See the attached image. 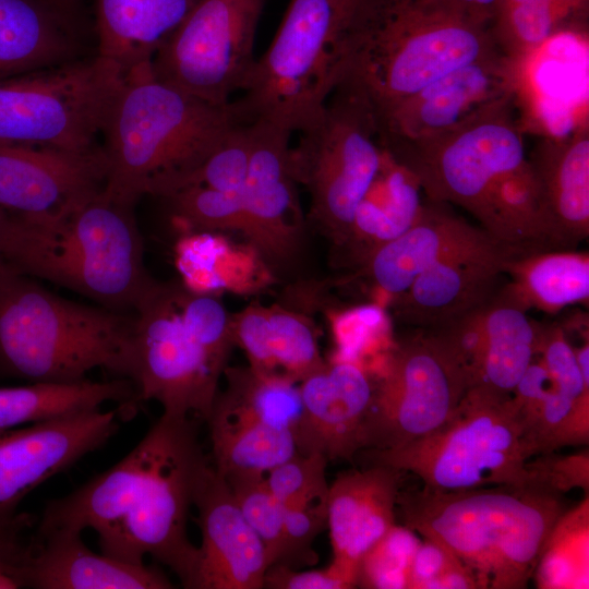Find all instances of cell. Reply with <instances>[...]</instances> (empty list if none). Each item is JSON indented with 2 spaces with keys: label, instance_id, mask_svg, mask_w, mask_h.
<instances>
[{
  "label": "cell",
  "instance_id": "1",
  "mask_svg": "<svg viewBox=\"0 0 589 589\" xmlns=\"http://www.w3.org/2000/svg\"><path fill=\"white\" fill-rule=\"evenodd\" d=\"M206 460L197 420L161 413L117 464L49 501L36 530L92 529L105 555L132 564L149 556L189 589L199 548L188 536V520Z\"/></svg>",
  "mask_w": 589,
  "mask_h": 589
},
{
  "label": "cell",
  "instance_id": "2",
  "mask_svg": "<svg viewBox=\"0 0 589 589\" xmlns=\"http://www.w3.org/2000/svg\"><path fill=\"white\" fill-rule=\"evenodd\" d=\"M239 123L232 100L215 105L159 81L151 62L124 73L103 135L105 192L135 206L179 190Z\"/></svg>",
  "mask_w": 589,
  "mask_h": 589
},
{
  "label": "cell",
  "instance_id": "3",
  "mask_svg": "<svg viewBox=\"0 0 589 589\" xmlns=\"http://www.w3.org/2000/svg\"><path fill=\"white\" fill-rule=\"evenodd\" d=\"M133 209L103 189L52 216L5 211L0 257L21 274L57 284L104 308L136 311L158 281L145 268Z\"/></svg>",
  "mask_w": 589,
  "mask_h": 589
},
{
  "label": "cell",
  "instance_id": "4",
  "mask_svg": "<svg viewBox=\"0 0 589 589\" xmlns=\"http://www.w3.org/2000/svg\"><path fill=\"white\" fill-rule=\"evenodd\" d=\"M560 497L533 489L438 492L423 486L399 491L396 510L405 526L448 548L482 589H521L565 510Z\"/></svg>",
  "mask_w": 589,
  "mask_h": 589
},
{
  "label": "cell",
  "instance_id": "5",
  "mask_svg": "<svg viewBox=\"0 0 589 589\" xmlns=\"http://www.w3.org/2000/svg\"><path fill=\"white\" fill-rule=\"evenodd\" d=\"M235 347L231 314L216 297L157 283L135 311L128 376L135 402L206 421Z\"/></svg>",
  "mask_w": 589,
  "mask_h": 589
},
{
  "label": "cell",
  "instance_id": "6",
  "mask_svg": "<svg viewBox=\"0 0 589 589\" xmlns=\"http://www.w3.org/2000/svg\"><path fill=\"white\" fill-rule=\"evenodd\" d=\"M135 316L55 294L0 257V372L73 383L105 369L127 378Z\"/></svg>",
  "mask_w": 589,
  "mask_h": 589
},
{
  "label": "cell",
  "instance_id": "7",
  "mask_svg": "<svg viewBox=\"0 0 589 589\" xmlns=\"http://www.w3.org/2000/svg\"><path fill=\"white\" fill-rule=\"evenodd\" d=\"M497 51L489 24L423 0H360L342 80L357 86L377 115L450 71Z\"/></svg>",
  "mask_w": 589,
  "mask_h": 589
},
{
  "label": "cell",
  "instance_id": "8",
  "mask_svg": "<svg viewBox=\"0 0 589 589\" xmlns=\"http://www.w3.org/2000/svg\"><path fill=\"white\" fill-rule=\"evenodd\" d=\"M360 0H290L266 51L232 100L245 123L301 132L314 123L342 81L350 27Z\"/></svg>",
  "mask_w": 589,
  "mask_h": 589
},
{
  "label": "cell",
  "instance_id": "9",
  "mask_svg": "<svg viewBox=\"0 0 589 589\" xmlns=\"http://www.w3.org/2000/svg\"><path fill=\"white\" fill-rule=\"evenodd\" d=\"M357 456L368 465L411 472L424 488L438 492L540 490L512 395L480 384L470 386L452 416L426 436L396 448L363 449Z\"/></svg>",
  "mask_w": 589,
  "mask_h": 589
},
{
  "label": "cell",
  "instance_id": "10",
  "mask_svg": "<svg viewBox=\"0 0 589 589\" xmlns=\"http://www.w3.org/2000/svg\"><path fill=\"white\" fill-rule=\"evenodd\" d=\"M517 95L436 135L382 147L428 200L462 207L488 232L498 200L528 167Z\"/></svg>",
  "mask_w": 589,
  "mask_h": 589
},
{
  "label": "cell",
  "instance_id": "11",
  "mask_svg": "<svg viewBox=\"0 0 589 589\" xmlns=\"http://www.w3.org/2000/svg\"><path fill=\"white\" fill-rule=\"evenodd\" d=\"M299 135L290 152L294 179L309 193L310 218L341 247L383 160L373 106L342 80Z\"/></svg>",
  "mask_w": 589,
  "mask_h": 589
},
{
  "label": "cell",
  "instance_id": "12",
  "mask_svg": "<svg viewBox=\"0 0 589 589\" xmlns=\"http://www.w3.org/2000/svg\"><path fill=\"white\" fill-rule=\"evenodd\" d=\"M124 72L101 56L0 80V143L73 152L99 147Z\"/></svg>",
  "mask_w": 589,
  "mask_h": 589
},
{
  "label": "cell",
  "instance_id": "13",
  "mask_svg": "<svg viewBox=\"0 0 589 589\" xmlns=\"http://www.w3.org/2000/svg\"><path fill=\"white\" fill-rule=\"evenodd\" d=\"M470 387L453 349L432 329L402 339L374 384L363 431V449L396 448L441 426Z\"/></svg>",
  "mask_w": 589,
  "mask_h": 589
},
{
  "label": "cell",
  "instance_id": "14",
  "mask_svg": "<svg viewBox=\"0 0 589 589\" xmlns=\"http://www.w3.org/2000/svg\"><path fill=\"white\" fill-rule=\"evenodd\" d=\"M266 2L199 0L154 55V75L208 103L228 104L255 63V35Z\"/></svg>",
  "mask_w": 589,
  "mask_h": 589
},
{
  "label": "cell",
  "instance_id": "15",
  "mask_svg": "<svg viewBox=\"0 0 589 589\" xmlns=\"http://www.w3.org/2000/svg\"><path fill=\"white\" fill-rule=\"evenodd\" d=\"M522 69L497 51L450 71L375 115L381 145L436 135L517 95Z\"/></svg>",
  "mask_w": 589,
  "mask_h": 589
},
{
  "label": "cell",
  "instance_id": "16",
  "mask_svg": "<svg viewBox=\"0 0 589 589\" xmlns=\"http://www.w3.org/2000/svg\"><path fill=\"white\" fill-rule=\"evenodd\" d=\"M123 407L79 412L0 433V517L15 514L36 488L104 446L117 433Z\"/></svg>",
  "mask_w": 589,
  "mask_h": 589
},
{
  "label": "cell",
  "instance_id": "17",
  "mask_svg": "<svg viewBox=\"0 0 589 589\" xmlns=\"http://www.w3.org/2000/svg\"><path fill=\"white\" fill-rule=\"evenodd\" d=\"M251 127V156L239 192L242 233L273 264L291 257L299 244L302 216L291 167V133L265 121Z\"/></svg>",
  "mask_w": 589,
  "mask_h": 589
},
{
  "label": "cell",
  "instance_id": "18",
  "mask_svg": "<svg viewBox=\"0 0 589 589\" xmlns=\"http://www.w3.org/2000/svg\"><path fill=\"white\" fill-rule=\"evenodd\" d=\"M103 147L73 152L0 143V208L26 216L65 212L105 188Z\"/></svg>",
  "mask_w": 589,
  "mask_h": 589
},
{
  "label": "cell",
  "instance_id": "19",
  "mask_svg": "<svg viewBox=\"0 0 589 589\" xmlns=\"http://www.w3.org/2000/svg\"><path fill=\"white\" fill-rule=\"evenodd\" d=\"M202 541L189 589L263 588L268 568L261 538L241 514L231 489L207 460L193 493Z\"/></svg>",
  "mask_w": 589,
  "mask_h": 589
},
{
  "label": "cell",
  "instance_id": "20",
  "mask_svg": "<svg viewBox=\"0 0 589 589\" xmlns=\"http://www.w3.org/2000/svg\"><path fill=\"white\" fill-rule=\"evenodd\" d=\"M519 254L500 243L444 257L393 298L395 314L420 329L442 327L489 302Z\"/></svg>",
  "mask_w": 589,
  "mask_h": 589
},
{
  "label": "cell",
  "instance_id": "21",
  "mask_svg": "<svg viewBox=\"0 0 589 589\" xmlns=\"http://www.w3.org/2000/svg\"><path fill=\"white\" fill-rule=\"evenodd\" d=\"M302 412L294 438L299 454L353 461L362 450V431L374 384L358 364L324 363L299 383Z\"/></svg>",
  "mask_w": 589,
  "mask_h": 589
},
{
  "label": "cell",
  "instance_id": "22",
  "mask_svg": "<svg viewBox=\"0 0 589 589\" xmlns=\"http://www.w3.org/2000/svg\"><path fill=\"white\" fill-rule=\"evenodd\" d=\"M401 471L383 465L340 473L329 485L327 528L333 563L356 585L365 553L396 525Z\"/></svg>",
  "mask_w": 589,
  "mask_h": 589
},
{
  "label": "cell",
  "instance_id": "23",
  "mask_svg": "<svg viewBox=\"0 0 589 589\" xmlns=\"http://www.w3.org/2000/svg\"><path fill=\"white\" fill-rule=\"evenodd\" d=\"M500 243L480 226L456 215L447 204L426 200L413 224L376 249L360 268L395 298L444 257Z\"/></svg>",
  "mask_w": 589,
  "mask_h": 589
},
{
  "label": "cell",
  "instance_id": "24",
  "mask_svg": "<svg viewBox=\"0 0 589 589\" xmlns=\"http://www.w3.org/2000/svg\"><path fill=\"white\" fill-rule=\"evenodd\" d=\"M558 250L575 249L589 236V127L545 136L527 155Z\"/></svg>",
  "mask_w": 589,
  "mask_h": 589
},
{
  "label": "cell",
  "instance_id": "25",
  "mask_svg": "<svg viewBox=\"0 0 589 589\" xmlns=\"http://www.w3.org/2000/svg\"><path fill=\"white\" fill-rule=\"evenodd\" d=\"M27 588L35 589H169L158 568L132 564L91 550L82 532L70 529L37 531Z\"/></svg>",
  "mask_w": 589,
  "mask_h": 589
},
{
  "label": "cell",
  "instance_id": "26",
  "mask_svg": "<svg viewBox=\"0 0 589 589\" xmlns=\"http://www.w3.org/2000/svg\"><path fill=\"white\" fill-rule=\"evenodd\" d=\"M236 347L249 365L299 384L320 369L323 360L312 322L279 305H249L231 314Z\"/></svg>",
  "mask_w": 589,
  "mask_h": 589
},
{
  "label": "cell",
  "instance_id": "27",
  "mask_svg": "<svg viewBox=\"0 0 589 589\" xmlns=\"http://www.w3.org/2000/svg\"><path fill=\"white\" fill-rule=\"evenodd\" d=\"M226 387L219 390L205 421L211 435L262 428L296 433L302 404L299 384L248 366H227Z\"/></svg>",
  "mask_w": 589,
  "mask_h": 589
},
{
  "label": "cell",
  "instance_id": "28",
  "mask_svg": "<svg viewBox=\"0 0 589 589\" xmlns=\"http://www.w3.org/2000/svg\"><path fill=\"white\" fill-rule=\"evenodd\" d=\"M199 0H96L98 55L125 73L151 62Z\"/></svg>",
  "mask_w": 589,
  "mask_h": 589
},
{
  "label": "cell",
  "instance_id": "29",
  "mask_svg": "<svg viewBox=\"0 0 589 589\" xmlns=\"http://www.w3.org/2000/svg\"><path fill=\"white\" fill-rule=\"evenodd\" d=\"M494 299L527 313L530 309L554 314L588 303L589 254L570 250L537 251L516 255Z\"/></svg>",
  "mask_w": 589,
  "mask_h": 589
},
{
  "label": "cell",
  "instance_id": "30",
  "mask_svg": "<svg viewBox=\"0 0 589 589\" xmlns=\"http://www.w3.org/2000/svg\"><path fill=\"white\" fill-rule=\"evenodd\" d=\"M512 397L531 457L588 444L589 397L575 401L563 394L537 358Z\"/></svg>",
  "mask_w": 589,
  "mask_h": 589
},
{
  "label": "cell",
  "instance_id": "31",
  "mask_svg": "<svg viewBox=\"0 0 589 589\" xmlns=\"http://www.w3.org/2000/svg\"><path fill=\"white\" fill-rule=\"evenodd\" d=\"M64 13L45 0H0V80L70 61Z\"/></svg>",
  "mask_w": 589,
  "mask_h": 589
},
{
  "label": "cell",
  "instance_id": "32",
  "mask_svg": "<svg viewBox=\"0 0 589 589\" xmlns=\"http://www.w3.org/2000/svg\"><path fill=\"white\" fill-rule=\"evenodd\" d=\"M421 192L414 176L384 149L380 170L341 245L350 251L353 263L361 266L376 249L413 224L422 204Z\"/></svg>",
  "mask_w": 589,
  "mask_h": 589
},
{
  "label": "cell",
  "instance_id": "33",
  "mask_svg": "<svg viewBox=\"0 0 589 589\" xmlns=\"http://www.w3.org/2000/svg\"><path fill=\"white\" fill-rule=\"evenodd\" d=\"M108 401L125 407L135 405L132 382L120 377L107 382L85 378L73 383L31 382L0 387V433L99 409Z\"/></svg>",
  "mask_w": 589,
  "mask_h": 589
},
{
  "label": "cell",
  "instance_id": "34",
  "mask_svg": "<svg viewBox=\"0 0 589 589\" xmlns=\"http://www.w3.org/2000/svg\"><path fill=\"white\" fill-rule=\"evenodd\" d=\"M482 340L473 385L512 395L536 359L537 323L494 297L481 310Z\"/></svg>",
  "mask_w": 589,
  "mask_h": 589
},
{
  "label": "cell",
  "instance_id": "35",
  "mask_svg": "<svg viewBox=\"0 0 589 589\" xmlns=\"http://www.w3.org/2000/svg\"><path fill=\"white\" fill-rule=\"evenodd\" d=\"M589 498L565 512L554 524L533 576L538 588H588Z\"/></svg>",
  "mask_w": 589,
  "mask_h": 589
},
{
  "label": "cell",
  "instance_id": "36",
  "mask_svg": "<svg viewBox=\"0 0 589 589\" xmlns=\"http://www.w3.org/2000/svg\"><path fill=\"white\" fill-rule=\"evenodd\" d=\"M489 26L497 49L521 64L566 31L551 0H498Z\"/></svg>",
  "mask_w": 589,
  "mask_h": 589
},
{
  "label": "cell",
  "instance_id": "37",
  "mask_svg": "<svg viewBox=\"0 0 589 589\" xmlns=\"http://www.w3.org/2000/svg\"><path fill=\"white\" fill-rule=\"evenodd\" d=\"M420 543L416 531L394 525L360 561L356 587L409 589L411 565Z\"/></svg>",
  "mask_w": 589,
  "mask_h": 589
},
{
  "label": "cell",
  "instance_id": "38",
  "mask_svg": "<svg viewBox=\"0 0 589 589\" xmlns=\"http://www.w3.org/2000/svg\"><path fill=\"white\" fill-rule=\"evenodd\" d=\"M172 215L193 231L243 230L239 192H223L203 185H187L165 196Z\"/></svg>",
  "mask_w": 589,
  "mask_h": 589
},
{
  "label": "cell",
  "instance_id": "39",
  "mask_svg": "<svg viewBox=\"0 0 589 589\" xmlns=\"http://www.w3.org/2000/svg\"><path fill=\"white\" fill-rule=\"evenodd\" d=\"M225 479L244 519L264 543L272 566L281 545L285 506L271 492L264 473H236Z\"/></svg>",
  "mask_w": 589,
  "mask_h": 589
},
{
  "label": "cell",
  "instance_id": "40",
  "mask_svg": "<svg viewBox=\"0 0 589 589\" xmlns=\"http://www.w3.org/2000/svg\"><path fill=\"white\" fill-rule=\"evenodd\" d=\"M322 454L297 453L267 472L266 482L284 506H302L327 501L329 484Z\"/></svg>",
  "mask_w": 589,
  "mask_h": 589
},
{
  "label": "cell",
  "instance_id": "41",
  "mask_svg": "<svg viewBox=\"0 0 589 589\" xmlns=\"http://www.w3.org/2000/svg\"><path fill=\"white\" fill-rule=\"evenodd\" d=\"M250 156L251 127L250 123H239L228 131L183 187L203 185L223 192H240L248 173Z\"/></svg>",
  "mask_w": 589,
  "mask_h": 589
},
{
  "label": "cell",
  "instance_id": "42",
  "mask_svg": "<svg viewBox=\"0 0 589 589\" xmlns=\"http://www.w3.org/2000/svg\"><path fill=\"white\" fill-rule=\"evenodd\" d=\"M326 502L285 506L281 545L273 565L300 569L318 562L313 542L327 527Z\"/></svg>",
  "mask_w": 589,
  "mask_h": 589
},
{
  "label": "cell",
  "instance_id": "43",
  "mask_svg": "<svg viewBox=\"0 0 589 589\" xmlns=\"http://www.w3.org/2000/svg\"><path fill=\"white\" fill-rule=\"evenodd\" d=\"M37 520L27 513L0 517V589L27 588Z\"/></svg>",
  "mask_w": 589,
  "mask_h": 589
},
{
  "label": "cell",
  "instance_id": "44",
  "mask_svg": "<svg viewBox=\"0 0 589 589\" xmlns=\"http://www.w3.org/2000/svg\"><path fill=\"white\" fill-rule=\"evenodd\" d=\"M558 389L577 401L589 397V385L580 374L574 347L558 325L537 323V354Z\"/></svg>",
  "mask_w": 589,
  "mask_h": 589
},
{
  "label": "cell",
  "instance_id": "45",
  "mask_svg": "<svg viewBox=\"0 0 589 589\" xmlns=\"http://www.w3.org/2000/svg\"><path fill=\"white\" fill-rule=\"evenodd\" d=\"M529 466L533 471L538 489L561 495L573 489H589L588 450L561 456L553 453L538 455Z\"/></svg>",
  "mask_w": 589,
  "mask_h": 589
},
{
  "label": "cell",
  "instance_id": "46",
  "mask_svg": "<svg viewBox=\"0 0 589 589\" xmlns=\"http://www.w3.org/2000/svg\"><path fill=\"white\" fill-rule=\"evenodd\" d=\"M272 589H349L353 580L333 562L324 569L299 570L283 565L267 568L263 588Z\"/></svg>",
  "mask_w": 589,
  "mask_h": 589
},
{
  "label": "cell",
  "instance_id": "47",
  "mask_svg": "<svg viewBox=\"0 0 589 589\" xmlns=\"http://www.w3.org/2000/svg\"><path fill=\"white\" fill-rule=\"evenodd\" d=\"M461 565L465 564L448 548L422 538L413 556L409 589H431L442 575Z\"/></svg>",
  "mask_w": 589,
  "mask_h": 589
},
{
  "label": "cell",
  "instance_id": "48",
  "mask_svg": "<svg viewBox=\"0 0 589 589\" xmlns=\"http://www.w3.org/2000/svg\"><path fill=\"white\" fill-rule=\"evenodd\" d=\"M470 20L490 24L498 0H423Z\"/></svg>",
  "mask_w": 589,
  "mask_h": 589
},
{
  "label": "cell",
  "instance_id": "49",
  "mask_svg": "<svg viewBox=\"0 0 589 589\" xmlns=\"http://www.w3.org/2000/svg\"><path fill=\"white\" fill-rule=\"evenodd\" d=\"M551 2L562 17L566 31L585 27L589 0H551Z\"/></svg>",
  "mask_w": 589,
  "mask_h": 589
},
{
  "label": "cell",
  "instance_id": "50",
  "mask_svg": "<svg viewBox=\"0 0 589 589\" xmlns=\"http://www.w3.org/2000/svg\"><path fill=\"white\" fill-rule=\"evenodd\" d=\"M577 364L586 384L589 385V345L588 341L578 348H574Z\"/></svg>",
  "mask_w": 589,
  "mask_h": 589
},
{
  "label": "cell",
  "instance_id": "51",
  "mask_svg": "<svg viewBox=\"0 0 589 589\" xmlns=\"http://www.w3.org/2000/svg\"><path fill=\"white\" fill-rule=\"evenodd\" d=\"M59 11L65 13V11L71 8L75 0H45Z\"/></svg>",
  "mask_w": 589,
  "mask_h": 589
},
{
  "label": "cell",
  "instance_id": "52",
  "mask_svg": "<svg viewBox=\"0 0 589 589\" xmlns=\"http://www.w3.org/2000/svg\"><path fill=\"white\" fill-rule=\"evenodd\" d=\"M4 216H5V211L0 208V230L3 224Z\"/></svg>",
  "mask_w": 589,
  "mask_h": 589
}]
</instances>
